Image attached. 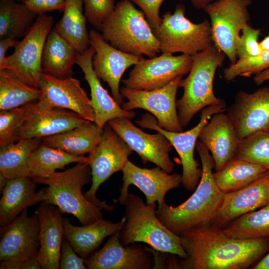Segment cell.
Masks as SVG:
<instances>
[{
  "label": "cell",
  "instance_id": "44",
  "mask_svg": "<svg viewBox=\"0 0 269 269\" xmlns=\"http://www.w3.org/2000/svg\"><path fill=\"white\" fill-rule=\"evenodd\" d=\"M26 6L37 15L53 10L63 11L65 0H26L23 1Z\"/></svg>",
  "mask_w": 269,
  "mask_h": 269
},
{
  "label": "cell",
  "instance_id": "36",
  "mask_svg": "<svg viewBox=\"0 0 269 269\" xmlns=\"http://www.w3.org/2000/svg\"><path fill=\"white\" fill-rule=\"evenodd\" d=\"M41 94L39 88L28 85L6 69H0V111L36 101Z\"/></svg>",
  "mask_w": 269,
  "mask_h": 269
},
{
  "label": "cell",
  "instance_id": "2",
  "mask_svg": "<svg viewBox=\"0 0 269 269\" xmlns=\"http://www.w3.org/2000/svg\"><path fill=\"white\" fill-rule=\"evenodd\" d=\"M196 149L200 158L202 173L195 191L189 198L177 206L166 204L156 210L161 222L179 236L187 230L209 224L225 195L214 180V161L209 150L200 140L196 142Z\"/></svg>",
  "mask_w": 269,
  "mask_h": 269
},
{
  "label": "cell",
  "instance_id": "32",
  "mask_svg": "<svg viewBox=\"0 0 269 269\" xmlns=\"http://www.w3.org/2000/svg\"><path fill=\"white\" fill-rule=\"evenodd\" d=\"M41 138H22L1 146L0 148V173L6 179L30 177L28 160L32 152L42 143Z\"/></svg>",
  "mask_w": 269,
  "mask_h": 269
},
{
  "label": "cell",
  "instance_id": "8",
  "mask_svg": "<svg viewBox=\"0 0 269 269\" xmlns=\"http://www.w3.org/2000/svg\"><path fill=\"white\" fill-rule=\"evenodd\" d=\"M185 13L184 5L177 4L173 13L166 12L160 26L152 29L162 53L192 56L213 44L210 22L194 23Z\"/></svg>",
  "mask_w": 269,
  "mask_h": 269
},
{
  "label": "cell",
  "instance_id": "34",
  "mask_svg": "<svg viewBox=\"0 0 269 269\" xmlns=\"http://www.w3.org/2000/svg\"><path fill=\"white\" fill-rule=\"evenodd\" d=\"M228 237L237 239H269V203L260 209L238 217L222 229Z\"/></svg>",
  "mask_w": 269,
  "mask_h": 269
},
{
  "label": "cell",
  "instance_id": "29",
  "mask_svg": "<svg viewBox=\"0 0 269 269\" xmlns=\"http://www.w3.org/2000/svg\"><path fill=\"white\" fill-rule=\"evenodd\" d=\"M103 128L95 123L87 122L54 135L42 138L43 143L72 155L89 154L100 142Z\"/></svg>",
  "mask_w": 269,
  "mask_h": 269
},
{
  "label": "cell",
  "instance_id": "16",
  "mask_svg": "<svg viewBox=\"0 0 269 269\" xmlns=\"http://www.w3.org/2000/svg\"><path fill=\"white\" fill-rule=\"evenodd\" d=\"M39 89L41 94L37 101L39 104L67 109L86 120L94 122L91 99L78 79L72 76L61 78L43 73Z\"/></svg>",
  "mask_w": 269,
  "mask_h": 269
},
{
  "label": "cell",
  "instance_id": "7",
  "mask_svg": "<svg viewBox=\"0 0 269 269\" xmlns=\"http://www.w3.org/2000/svg\"><path fill=\"white\" fill-rule=\"evenodd\" d=\"M39 247L37 215L29 216L25 209L0 228V269H41L37 259Z\"/></svg>",
  "mask_w": 269,
  "mask_h": 269
},
{
  "label": "cell",
  "instance_id": "3",
  "mask_svg": "<svg viewBox=\"0 0 269 269\" xmlns=\"http://www.w3.org/2000/svg\"><path fill=\"white\" fill-rule=\"evenodd\" d=\"M122 205L125 206V221L119 239L123 246L144 243L156 251L182 259L187 257L180 236L170 231L158 218L156 203L147 204L140 197L129 193Z\"/></svg>",
  "mask_w": 269,
  "mask_h": 269
},
{
  "label": "cell",
  "instance_id": "18",
  "mask_svg": "<svg viewBox=\"0 0 269 269\" xmlns=\"http://www.w3.org/2000/svg\"><path fill=\"white\" fill-rule=\"evenodd\" d=\"M123 185L120 188L118 199L121 205L129 194V187L133 185L144 195L146 203H158L160 207L166 203L165 197L170 190L176 188L182 183L181 174H170L157 166L148 169L137 166L128 160L122 170Z\"/></svg>",
  "mask_w": 269,
  "mask_h": 269
},
{
  "label": "cell",
  "instance_id": "35",
  "mask_svg": "<svg viewBox=\"0 0 269 269\" xmlns=\"http://www.w3.org/2000/svg\"><path fill=\"white\" fill-rule=\"evenodd\" d=\"M14 0H0V38H23L33 25L37 14L23 3Z\"/></svg>",
  "mask_w": 269,
  "mask_h": 269
},
{
  "label": "cell",
  "instance_id": "38",
  "mask_svg": "<svg viewBox=\"0 0 269 269\" xmlns=\"http://www.w3.org/2000/svg\"><path fill=\"white\" fill-rule=\"evenodd\" d=\"M269 68V51H263L256 57L241 58L225 68L223 78L227 81H234L237 77H250Z\"/></svg>",
  "mask_w": 269,
  "mask_h": 269
},
{
  "label": "cell",
  "instance_id": "19",
  "mask_svg": "<svg viewBox=\"0 0 269 269\" xmlns=\"http://www.w3.org/2000/svg\"><path fill=\"white\" fill-rule=\"evenodd\" d=\"M89 34L90 45L95 51L92 60L94 70L99 79L108 84L115 100L122 104L124 98L120 89L121 78L128 68L144 58L118 50L95 30H91Z\"/></svg>",
  "mask_w": 269,
  "mask_h": 269
},
{
  "label": "cell",
  "instance_id": "1",
  "mask_svg": "<svg viewBox=\"0 0 269 269\" xmlns=\"http://www.w3.org/2000/svg\"><path fill=\"white\" fill-rule=\"evenodd\" d=\"M187 254L177 267L189 269H244L269 251V239H237L209 224L179 235Z\"/></svg>",
  "mask_w": 269,
  "mask_h": 269
},
{
  "label": "cell",
  "instance_id": "50",
  "mask_svg": "<svg viewBox=\"0 0 269 269\" xmlns=\"http://www.w3.org/2000/svg\"><path fill=\"white\" fill-rule=\"evenodd\" d=\"M7 179H6L2 174L0 173V192H2L3 190L4 189L6 182H7Z\"/></svg>",
  "mask_w": 269,
  "mask_h": 269
},
{
  "label": "cell",
  "instance_id": "10",
  "mask_svg": "<svg viewBox=\"0 0 269 269\" xmlns=\"http://www.w3.org/2000/svg\"><path fill=\"white\" fill-rule=\"evenodd\" d=\"M226 110L225 103L207 106L201 111L198 123L191 129L181 132H172L163 129L158 125L157 120L151 114H144L135 123L143 129L161 133L169 140L180 158L182 166L181 184L186 189L193 191L198 185L202 173V169L194 156L197 139L209 119L215 114L223 113Z\"/></svg>",
  "mask_w": 269,
  "mask_h": 269
},
{
  "label": "cell",
  "instance_id": "5",
  "mask_svg": "<svg viewBox=\"0 0 269 269\" xmlns=\"http://www.w3.org/2000/svg\"><path fill=\"white\" fill-rule=\"evenodd\" d=\"M100 32L112 46L128 54L153 58L161 51L159 41L144 13L129 0L117 2Z\"/></svg>",
  "mask_w": 269,
  "mask_h": 269
},
{
  "label": "cell",
  "instance_id": "30",
  "mask_svg": "<svg viewBox=\"0 0 269 269\" xmlns=\"http://www.w3.org/2000/svg\"><path fill=\"white\" fill-rule=\"evenodd\" d=\"M269 170L259 164L234 158L213 173L214 180L224 193L243 188L257 180Z\"/></svg>",
  "mask_w": 269,
  "mask_h": 269
},
{
  "label": "cell",
  "instance_id": "49",
  "mask_svg": "<svg viewBox=\"0 0 269 269\" xmlns=\"http://www.w3.org/2000/svg\"><path fill=\"white\" fill-rule=\"evenodd\" d=\"M260 45L263 51H269V35L260 42Z\"/></svg>",
  "mask_w": 269,
  "mask_h": 269
},
{
  "label": "cell",
  "instance_id": "23",
  "mask_svg": "<svg viewBox=\"0 0 269 269\" xmlns=\"http://www.w3.org/2000/svg\"><path fill=\"white\" fill-rule=\"evenodd\" d=\"M95 51L91 46L82 53H79L76 64L81 69L84 78L90 89L92 106L94 114V122L104 128L110 120L116 118H126L132 120L136 114L133 111L125 110L112 97L102 85L92 65Z\"/></svg>",
  "mask_w": 269,
  "mask_h": 269
},
{
  "label": "cell",
  "instance_id": "37",
  "mask_svg": "<svg viewBox=\"0 0 269 269\" xmlns=\"http://www.w3.org/2000/svg\"><path fill=\"white\" fill-rule=\"evenodd\" d=\"M235 157L269 170V129L253 133L240 140Z\"/></svg>",
  "mask_w": 269,
  "mask_h": 269
},
{
  "label": "cell",
  "instance_id": "26",
  "mask_svg": "<svg viewBox=\"0 0 269 269\" xmlns=\"http://www.w3.org/2000/svg\"><path fill=\"white\" fill-rule=\"evenodd\" d=\"M37 182L30 177L7 179L0 200V225L2 228L24 209L44 200L45 188L36 192Z\"/></svg>",
  "mask_w": 269,
  "mask_h": 269
},
{
  "label": "cell",
  "instance_id": "11",
  "mask_svg": "<svg viewBox=\"0 0 269 269\" xmlns=\"http://www.w3.org/2000/svg\"><path fill=\"white\" fill-rule=\"evenodd\" d=\"M133 150L129 145L107 124L98 145L88 154V163L91 169L92 185L84 196L88 200L100 205L104 210L111 211L118 200L112 205L101 201L96 196L100 185L113 174L124 168Z\"/></svg>",
  "mask_w": 269,
  "mask_h": 269
},
{
  "label": "cell",
  "instance_id": "20",
  "mask_svg": "<svg viewBox=\"0 0 269 269\" xmlns=\"http://www.w3.org/2000/svg\"><path fill=\"white\" fill-rule=\"evenodd\" d=\"M226 111L239 140L253 133L269 129V86L251 93L239 91Z\"/></svg>",
  "mask_w": 269,
  "mask_h": 269
},
{
  "label": "cell",
  "instance_id": "22",
  "mask_svg": "<svg viewBox=\"0 0 269 269\" xmlns=\"http://www.w3.org/2000/svg\"><path fill=\"white\" fill-rule=\"evenodd\" d=\"M120 231L110 236L105 245L91 255L85 264L89 269H149L154 268L151 254L140 245L123 246Z\"/></svg>",
  "mask_w": 269,
  "mask_h": 269
},
{
  "label": "cell",
  "instance_id": "17",
  "mask_svg": "<svg viewBox=\"0 0 269 269\" xmlns=\"http://www.w3.org/2000/svg\"><path fill=\"white\" fill-rule=\"evenodd\" d=\"M25 112L17 134L22 138H44L79 126L87 121L72 111L42 106L36 101L24 105Z\"/></svg>",
  "mask_w": 269,
  "mask_h": 269
},
{
  "label": "cell",
  "instance_id": "27",
  "mask_svg": "<svg viewBox=\"0 0 269 269\" xmlns=\"http://www.w3.org/2000/svg\"><path fill=\"white\" fill-rule=\"evenodd\" d=\"M125 221L124 217L115 223L102 218L88 225L76 226L70 223L68 218H64V238L79 256L85 259L106 237L120 231Z\"/></svg>",
  "mask_w": 269,
  "mask_h": 269
},
{
  "label": "cell",
  "instance_id": "31",
  "mask_svg": "<svg viewBox=\"0 0 269 269\" xmlns=\"http://www.w3.org/2000/svg\"><path fill=\"white\" fill-rule=\"evenodd\" d=\"M65 1L63 16L54 27L79 53H82L90 46L86 26L87 18L83 13V0Z\"/></svg>",
  "mask_w": 269,
  "mask_h": 269
},
{
  "label": "cell",
  "instance_id": "12",
  "mask_svg": "<svg viewBox=\"0 0 269 269\" xmlns=\"http://www.w3.org/2000/svg\"><path fill=\"white\" fill-rule=\"evenodd\" d=\"M252 0H216L203 9L209 15L213 44L228 57L237 61L236 44L240 32L250 19Z\"/></svg>",
  "mask_w": 269,
  "mask_h": 269
},
{
  "label": "cell",
  "instance_id": "28",
  "mask_svg": "<svg viewBox=\"0 0 269 269\" xmlns=\"http://www.w3.org/2000/svg\"><path fill=\"white\" fill-rule=\"evenodd\" d=\"M79 54L55 28L49 32L44 46L41 67L43 73L64 78L74 74L73 67Z\"/></svg>",
  "mask_w": 269,
  "mask_h": 269
},
{
  "label": "cell",
  "instance_id": "21",
  "mask_svg": "<svg viewBox=\"0 0 269 269\" xmlns=\"http://www.w3.org/2000/svg\"><path fill=\"white\" fill-rule=\"evenodd\" d=\"M269 203V170L246 187L225 193L222 204L209 225L221 228L238 217Z\"/></svg>",
  "mask_w": 269,
  "mask_h": 269
},
{
  "label": "cell",
  "instance_id": "42",
  "mask_svg": "<svg viewBox=\"0 0 269 269\" xmlns=\"http://www.w3.org/2000/svg\"><path fill=\"white\" fill-rule=\"evenodd\" d=\"M86 260L77 255L71 244L65 239L63 240L59 269H86Z\"/></svg>",
  "mask_w": 269,
  "mask_h": 269
},
{
  "label": "cell",
  "instance_id": "14",
  "mask_svg": "<svg viewBox=\"0 0 269 269\" xmlns=\"http://www.w3.org/2000/svg\"><path fill=\"white\" fill-rule=\"evenodd\" d=\"M192 63V56L183 54L174 56L171 53H162L158 56L139 61L123 82L125 87L131 89H158L176 77L188 73Z\"/></svg>",
  "mask_w": 269,
  "mask_h": 269
},
{
  "label": "cell",
  "instance_id": "40",
  "mask_svg": "<svg viewBox=\"0 0 269 269\" xmlns=\"http://www.w3.org/2000/svg\"><path fill=\"white\" fill-rule=\"evenodd\" d=\"M85 14L89 22L100 31L105 20L114 11L115 0H83Z\"/></svg>",
  "mask_w": 269,
  "mask_h": 269
},
{
  "label": "cell",
  "instance_id": "48",
  "mask_svg": "<svg viewBox=\"0 0 269 269\" xmlns=\"http://www.w3.org/2000/svg\"><path fill=\"white\" fill-rule=\"evenodd\" d=\"M182 1L184 0H179ZM193 5L198 9H204L209 3L215 0H189Z\"/></svg>",
  "mask_w": 269,
  "mask_h": 269
},
{
  "label": "cell",
  "instance_id": "47",
  "mask_svg": "<svg viewBox=\"0 0 269 269\" xmlns=\"http://www.w3.org/2000/svg\"><path fill=\"white\" fill-rule=\"evenodd\" d=\"M252 269H269V252Z\"/></svg>",
  "mask_w": 269,
  "mask_h": 269
},
{
  "label": "cell",
  "instance_id": "39",
  "mask_svg": "<svg viewBox=\"0 0 269 269\" xmlns=\"http://www.w3.org/2000/svg\"><path fill=\"white\" fill-rule=\"evenodd\" d=\"M25 112L24 106L0 111V146L17 141V134Z\"/></svg>",
  "mask_w": 269,
  "mask_h": 269
},
{
  "label": "cell",
  "instance_id": "51",
  "mask_svg": "<svg viewBox=\"0 0 269 269\" xmlns=\"http://www.w3.org/2000/svg\"><path fill=\"white\" fill-rule=\"evenodd\" d=\"M14 0L18 1H22L23 2V1H25L26 0Z\"/></svg>",
  "mask_w": 269,
  "mask_h": 269
},
{
  "label": "cell",
  "instance_id": "41",
  "mask_svg": "<svg viewBox=\"0 0 269 269\" xmlns=\"http://www.w3.org/2000/svg\"><path fill=\"white\" fill-rule=\"evenodd\" d=\"M242 32L237 41V56L241 59L260 55L263 51L258 41L261 30L254 28L248 24L243 29Z\"/></svg>",
  "mask_w": 269,
  "mask_h": 269
},
{
  "label": "cell",
  "instance_id": "24",
  "mask_svg": "<svg viewBox=\"0 0 269 269\" xmlns=\"http://www.w3.org/2000/svg\"><path fill=\"white\" fill-rule=\"evenodd\" d=\"M35 212L39 223L40 247L37 261L41 269H59L65 232L63 213L54 205L44 202Z\"/></svg>",
  "mask_w": 269,
  "mask_h": 269
},
{
  "label": "cell",
  "instance_id": "6",
  "mask_svg": "<svg viewBox=\"0 0 269 269\" xmlns=\"http://www.w3.org/2000/svg\"><path fill=\"white\" fill-rule=\"evenodd\" d=\"M226 56L214 44L192 56L188 75L179 84L183 94L176 101L179 121L183 128L205 107L225 103L215 96L213 82L216 71L222 65Z\"/></svg>",
  "mask_w": 269,
  "mask_h": 269
},
{
  "label": "cell",
  "instance_id": "9",
  "mask_svg": "<svg viewBox=\"0 0 269 269\" xmlns=\"http://www.w3.org/2000/svg\"><path fill=\"white\" fill-rule=\"evenodd\" d=\"M54 23L53 16L38 15L35 22L13 53L0 65L28 85L39 88L42 73L41 60L47 37Z\"/></svg>",
  "mask_w": 269,
  "mask_h": 269
},
{
  "label": "cell",
  "instance_id": "43",
  "mask_svg": "<svg viewBox=\"0 0 269 269\" xmlns=\"http://www.w3.org/2000/svg\"><path fill=\"white\" fill-rule=\"evenodd\" d=\"M137 4L144 13L148 22L152 29L158 27L162 21L159 9L165 0H129Z\"/></svg>",
  "mask_w": 269,
  "mask_h": 269
},
{
  "label": "cell",
  "instance_id": "45",
  "mask_svg": "<svg viewBox=\"0 0 269 269\" xmlns=\"http://www.w3.org/2000/svg\"><path fill=\"white\" fill-rule=\"evenodd\" d=\"M15 38L7 37L0 39V65L5 60L6 53L8 48L15 47L19 43Z\"/></svg>",
  "mask_w": 269,
  "mask_h": 269
},
{
  "label": "cell",
  "instance_id": "33",
  "mask_svg": "<svg viewBox=\"0 0 269 269\" xmlns=\"http://www.w3.org/2000/svg\"><path fill=\"white\" fill-rule=\"evenodd\" d=\"M88 162L87 156H77L42 143L30 154L28 168L31 177L47 178L69 164Z\"/></svg>",
  "mask_w": 269,
  "mask_h": 269
},
{
  "label": "cell",
  "instance_id": "4",
  "mask_svg": "<svg viewBox=\"0 0 269 269\" xmlns=\"http://www.w3.org/2000/svg\"><path fill=\"white\" fill-rule=\"evenodd\" d=\"M45 188V203L56 206L62 213L76 217L82 225L103 218L100 205L86 199L83 186L92 180L91 169L87 161L78 162L63 171H56L47 178H33Z\"/></svg>",
  "mask_w": 269,
  "mask_h": 269
},
{
  "label": "cell",
  "instance_id": "15",
  "mask_svg": "<svg viewBox=\"0 0 269 269\" xmlns=\"http://www.w3.org/2000/svg\"><path fill=\"white\" fill-rule=\"evenodd\" d=\"M108 124L137 153L144 164L152 162L168 173L173 170L174 164L169 155L173 146L163 134L146 133L126 118H115Z\"/></svg>",
  "mask_w": 269,
  "mask_h": 269
},
{
  "label": "cell",
  "instance_id": "46",
  "mask_svg": "<svg viewBox=\"0 0 269 269\" xmlns=\"http://www.w3.org/2000/svg\"><path fill=\"white\" fill-rule=\"evenodd\" d=\"M269 80V68L255 75L254 81L257 85H261L265 82Z\"/></svg>",
  "mask_w": 269,
  "mask_h": 269
},
{
  "label": "cell",
  "instance_id": "13",
  "mask_svg": "<svg viewBox=\"0 0 269 269\" xmlns=\"http://www.w3.org/2000/svg\"><path fill=\"white\" fill-rule=\"evenodd\" d=\"M183 76H179L163 87L152 90H137L123 87L120 89L127 101L122 104L125 110H145L157 120L158 125L172 132H183L176 107V94Z\"/></svg>",
  "mask_w": 269,
  "mask_h": 269
},
{
  "label": "cell",
  "instance_id": "25",
  "mask_svg": "<svg viewBox=\"0 0 269 269\" xmlns=\"http://www.w3.org/2000/svg\"><path fill=\"white\" fill-rule=\"evenodd\" d=\"M198 138L210 152L216 171L235 158L240 141L229 117L223 113L212 116L202 129Z\"/></svg>",
  "mask_w": 269,
  "mask_h": 269
}]
</instances>
